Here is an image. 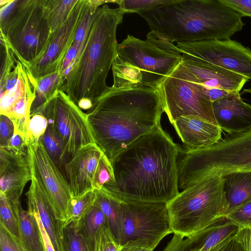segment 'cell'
I'll return each mask as SVG.
<instances>
[{
    "label": "cell",
    "instance_id": "cell-5",
    "mask_svg": "<svg viewBox=\"0 0 251 251\" xmlns=\"http://www.w3.org/2000/svg\"><path fill=\"white\" fill-rule=\"evenodd\" d=\"M177 168L178 187L182 190L205 179L251 171V128L225 133L224 138L205 148H179Z\"/></svg>",
    "mask_w": 251,
    "mask_h": 251
},
{
    "label": "cell",
    "instance_id": "cell-22",
    "mask_svg": "<svg viewBox=\"0 0 251 251\" xmlns=\"http://www.w3.org/2000/svg\"><path fill=\"white\" fill-rule=\"evenodd\" d=\"M235 233L226 237L214 247L205 239L193 237L184 239L174 234L163 251H243L235 239Z\"/></svg>",
    "mask_w": 251,
    "mask_h": 251
},
{
    "label": "cell",
    "instance_id": "cell-15",
    "mask_svg": "<svg viewBox=\"0 0 251 251\" xmlns=\"http://www.w3.org/2000/svg\"><path fill=\"white\" fill-rule=\"evenodd\" d=\"M103 154L95 143L89 144L79 149L65 164L64 175L72 198L95 190V175Z\"/></svg>",
    "mask_w": 251,
    "mask_h": 251
},
{
    "label": "cell",
    "instance_id": "cell-46",
    "mask_svg": "<svg viewBox=\"0 0 251 251\" xmlns=\"http://www.w3.org/2000/svg\"><path fill=\"white\" fill-rule=\"evenodd\" d=\"M245 92H248V93H251V89H245V90H244V93H245Z\"/></svg>",
    "mask_w": 251,
    "mask_h": 251
},
{
    "label": "cell",
    "instance_id": "cell-39",
    "mask_svg": "<svg viewBox=\"0 0 251 251\" xmlns=\"http://www.w3.org/2000/svg\"><path fill=\"white\" fill-rule=\"evenodd\" d=\"M12 120L7 116L0 115V147L6 148L14 134Z\"/></svg>",
    "mask_w": 251,
    "mask_h": 251
},
{
    "label": "cell",
    "instance_id": "cell-21",
    "mask_svg": "<svg viewBox=\"0 0 251 251\" xmlns=\"http://www.w3.org/2000/svg\"><path fill=\"white\" fill-rule=\"evenodd\" d=\"M222 177L227 204L226 214L251 201V171L234 172Z\"/></svg>",
    "mask_w": 251,
    "mask_h": 251
},
{
    "label": "cell",
    "instance_id": "cell-14",
    "mask_svg": "<svg viewBox=\"0 0 251 251\" xmlns=\"http://www.w3.org/2000/svg\"><path fill=\"white\" fill-rule=\"evenodd\" d=\"M86 0H79L65 23L52 32L44 54L35 62L25 66L35 79L60 70L63 60L74 40Z\"/></svg>",
    "mask_w": 251,
    "mask_h": 251
},
{
    "label": "cell",
    "instance_id": "cell-37",
    "mask_svg": "<svg viewBox=\"0 0 251 251\" xmlns=\"http://www.w3.org/2000/svg\"><path fill=\"white\" fill-rule=\"evenodd\" d=\"M225 218L238 226L251 225V201L227 213Z\"/></svg>",
    "mask_w": 251,
    "mask_h": 251
},
{
    "label": "cell",
    "instance_id": "cell-8",
    "mask_svg": "<svg viewBox=\"0 0 251 251\" xmlns=\"http://www.w3.org/2000/svg\"><path fill=\"white\" fill-rule=\"evenodd\" d=\"M118 55L140 71L144 87L156 89L182 60L174 42L155 30L148 33L146 40L127 35L118 45Z\"/></svg>",
    "mask_w": 251,
    "mask_h": 251
},
{
    "label": "cell",
    "instance_id": "cell-31",
    "mask_svg": "<svg viewBox=\"0 0 251 251\" xmlns=\"http://www.w3.org/2000/svg\"><path fill=\"white\" fill-rule=\"evenodd\" d=\"M0 224L13 236L21 237L19 223L14 206L1 192H0Z\"/></svg>",
    "mask_w": 251,
    "mask_h": 251
},
{
    "label": "cell",
    "instance_id": "cell-40",
    "mask_svg": "<svg viewBox=\"0 0 251 251\" xmlns=\"http://www.w3.org/2000/svg\"><path fill=\"white\" fill-rule=\"evenodd\" d=\"M235 237L243 251H251V225L238 226Z\"/></svg>",
    "mask_w": 251,
    "mask_h": 251
},
{
    "label": "cell",
    "instance_id": "cell-18",
    "mask_svg": "<svg viewBox=\"0 0 251 251\" xmlns=\"http://www.w3.org/2000/svg\"><path fill=\"white\" fill-rule=\"evenodd\" d=\"M172 125L186 149L195 150L209 147L222 138V130L218 126L199 117H180Z\"/></svg>",
    "mask_w": 251,
    "mask_h": 251
},
{
    "label": "cell",
    "instance_id": "cell-26",
    "mask_svg": "<svg viewBox=\"0 0 251 251\" xmlns=\"http://www.w3.org/2000/svg\"><path fill=\"white\" fill-rule=\"evenodd\" d=\"M111 68L114 78L113 88L125 89L144 87L140 71L122 60L118 54L113 60Z\"/></svg>",
    "mask_w": 251,
    "mask_h": 251
},
{
    "label": "cell",
    "instance_id": "cell-6",
    "mask_svg": "<svg viewBox=\"0 0 251 251\" xmlns=\"http://www.w3.org/2000/svg\"><path fill=\"white\" fill-rule=\"evenodd\" d=\"M166 206L174 234L185 238L207 230L226 219L223 177L205 179L185 188Z\"/></svg>",
    "mask_w": 251,
    "mask_h": 251
},
{
    "label": "cell",
    "instance_id": "cell-12",
    "mask_svg": "<svg viewBox=\"0 0 251 251\" xmlns=\"http://www.w3.org/2000/svg\"><path fill=\"white\" fill-rule=\"evenodd\" d=\"M182 57L212 64L251 79V50L230 39L177 43Z\"/></svg>",
    "mask_w": 251,
    "mask_h": 251
},
{
    "label": "cell",
    "instance_id": "cell-29",
    "mask_svg": "<svg viewBox=\"0 0 251 251\" xmlns=\"http://www.w3.org/2000/svg\"><path fill=\"white\" fill-rule=\"evenodd\" d=\"M79 0H45L47 17L51 32L67 21Z\"/></svg>",
    "mask_w": 251,
    "mask_h": 251
},
{
    "label": "cell",
    "instance_id": "cell-32",
    "mask_svg": "<svg viewBox=\"0 0 251 251\" xmlns=\"http://www.w3.org/2000/svg\"><path fill=\"white\" fill-rule=\"evenodd\" d=\"M63 244L64 251H89L86 242L77 229L75 222L63 227Z\"/></svg>",
    "mask_w": 251,
    "mask_h": 251
},
{
    "label": "cell",
    "instance_id": "cell-20",
    "mask_svg": "<svg viewBox=\"0 0 251 251\" xmlns=\"http://www.w3.org/2000/svg\"><path fill=\"white\" fill-rule=\"evenodd\" d=\"M182 60L192 74L195 81L205 88H216L239 93L249 80L243 75L224 68L201 62Z\"/></svg>",
    "mask_w": 251,
    "mask_h": 251
},
{
    "label": "cell",
    "instance_id": "cell-36",
    "mask_svg": "<svg viewBox=\"0 0 251 251\" xmlns=\"http://www.w3.org/2000/svg\"><path fill=\"white\" fill-rule=\"evenodd\" d=\"M48 126V119L41 112L30 116L28 126L27 143L39 141Z\"/></svg>",
    "mask_w": 251,
    "mask_h": 251
},
{
    "label": "cell",
    "instance_id": "cell-19",
    "mask_svg": "<svg viewBox=\"0 0 251 251\" xmlns=\"http://www.w3.org/2000/svg\"><path fill=\"white\" fill-rule=\"evenodd\" d=\"M28 209L39 215L55 251H64L63 244V223L58 220L51 204L36 179L32 176L26 193Z\"/></svg>",
    "mask_w": 251,
    "mask_h": 251
},
{
    "label": "cell",
    "instance_id": "cell-43",
    "mask_svg": "<svg viewBox=\"0 0 251 251\" xmlns=\"http://www.w3.org/2000/svg\"><path fill=\"white\" fill-rule=\"evenodd\" d=\"M153 250L147 241L136 239L127 241L122 245L120 251H153Z\"/></svg>",
    "mask_w": 251,
    "mask_h": 251
},
{
    "label": "cell",
    "instance_id": "cell-45",
    "mask_svg": "<svg viewBox=\"0 0 251 251\" xmlns=\"http://www.w3.org/2000/svg\"><path fill=\"white\" fill-rule=\"evenodd\" d=\"M10 1V0H0V7H1L2 6H3L4 5L8 3Z\"/></svg>",
    "mask_w": 251,
    "mask_h": 251
},
{
    "label": "cell",
    "instance_id": "cell-33",
    "mask_svg": "<svg viewBox=\"0 0 251 251\" xmlns=\"http://www.w3.org/2000/svg\"><path fill=\"white\" fill-rule=\"evenodd\" d=\"M175 0H114L119 7L126 13H139L158 6L174 2Z\"/></svg>",
    "mask_w": 251,
    "mask_h": 251
},
{
    "label": "cell",
    "instance_id": "cell-2",
    "mask_svg": "<svg viewBox=\"0 0 251 251\" xmlns=\"http://www.w3.org/2000/svg\"><path fill=\"white\" fill-rule=\"evenodd\" d=\"M163 112L156 88L111 87L86 113L96 144L110 162L134 141L160 125Z\"/></svg>",
    "mask_w": 251,
    "mask_h": 251
},
{
    "label": "cell",
    "instance_id": "cell-42",
    "mask_svg": "<svg viewBox=\"0 0 251 251\" xmlns=\"http://www.w3.org/2000/svg\"><path fill=\"white\" fill-rule=\"evenodd\" d=\"M242 16L251 17V0H222Z\"/></svg>",
    "mask_w": 251,
    "mask_h": 251
},
{
    "label": "cell",
    "instance_id": "cell-44",
    "mask_svg": "<svg viewBox=\"0 0 251 251\" xmlns=\"http://www.w3.org/2000/svg\"><path fill=\"white\" fill-rule=\"evenodd\" d=\"M203 88L205 94L212 102L223 98H226L232 93H235L220 88H208L204 87Z\"/></svg>",
    "mask_w": 251,
    "mask_h": 251
},
{
    "label": "cell",
    "instance_id": "cell-25",
    "mask_svg": "<svg viewBox=\"0 0 251 251\" xmlns=\"http://www.w3.org/2000/svg\"><path fill=\"white\" fill-rule=\"evenodd\" d=\"M96 191L97 198L95 203L105 216L113 235L120 244L121 234V201L102 189Z\"/></svg>",
    "mask_w": 251,
    "mask_h": 251
},
{
    "label": "cell",
    "instance_id": "cell-16",
    "mask_svg": "<svg viewBox=\"0 0 251 251\" xmlns=\"http://www.w3.org/2000/svg\"><path fill=\"white\" fill-rule=\"evenodd\" d=\"M32 175L26 155L0 147V192L13 204H19Z\"/></svg>",
    "mask_w": 251,
    "mask_h": 251
},
{
    "label": "cell",
    "instance_id": "cell-30",
    "mask_svg": "<svg viewBox=\"0 0 251 251\" xmlns=\"http://www.w3.org/2000/svg\"><path fill=\"white\" fill-rule=\"evenodd\" d=\"M96 198V190L72 198L67 207L63 227L71 223L78 222L84 217L94 205Z\"/></svg>",
    "mask_w": 251,
    "mask_h": 251
},
{
    "label": "cell",
    "instance_id": "cell-7",
    "mask_svg": "<svg viewBox=\"0 0 251 251\" xmlns=\"http://www.w3.org/2000/svg\"><path fill=\"white\" fill-rule=\"evenodd\" d=\"M0 39L24 66L45 52L52 32L45 0H10L0 7Z\"/></svg>",
    "mask_w": 251,
    "mask_h": 251
},
{
    "label": "cell",
    "instance_id": "cell-24",
    "mask_svg": "<svg viewBox=\"0 0 251 251\" xmlns=\"http://www.w3.org/2000/svg\"><path fill=\"white\" fill-rule=\"evenodd\" d=\"M20 228L21 239L28 251H45L39 227L34 214L23 209L21 204L15 207Z\"/></svg>",
    "mask_w": 251,
    "mask_h": 251
},
{
    "label": "cell",
    "instance_id": "cell-3",
    "mask_svg": "<svg viewBox=\"0 0 251 251\" xmlns=\"http://www.w3.org/2000/svg\"><path fill=\"white\" fill-rule=\"evenodd\" d=\"M125 14L107 4L98 8L86 44L59 89L82 111H89L111 89L106 79L118 54L116 30Z\"/></svg>",
    "mask_w": 251,
    "mask_h": 251
},
{
    "label": "cell",
    "instance_id": "cell-11",
    "mask_svg": "<svg viewBox=\"0 0 251 251\" xmlns=\"http://www.w3.org/2000/svg\"><path fill=\"white\" fill-rule=\"evenodd\" d=\"M121 234L120 244L141 239L154 249L173 233L166 203L121 201Z\"/></svg>",
    "mask_w": 251,
    "mask_h": 251
},
{
    "label": "cell",
    "instance_id": "cell-38",
    "mask_svg": "<svg viewBox=\"0 0 251 251\" xmlns=\"http://www.w3.org/2000/svg\"><path fill=\"white\" fill-rule=\"evenodd\" d=\"M0 251H25L21 239L13 236L0 224Z\"/></svg>",
    "mask_w": 251,
    "mask_h": 251
},
{
    "label": "cell",
    "instance_id": "cell-9",
    "mask_svg": "<svg viewBox=\"0 0 251 251\" xmlns=\"http://www.w3.org/2000/svg\"><path fill=\"white\" fill-rule=\"evenodd\" d=\"M157 90L171 124L180 117L195 116L218 126L213 102L183 60Z\"/></svg>",
    "mask_w": 251,
    "mask_h": 251
},
{
    "label": "cell",
    "instance_id": "cell-17",
    "mask_svg": "<svg viewBox=\"0 0 251 251\" xmlns=\"http://www.w3.org/2000/svg\"><path fill=\"white\" fill-rule=\"evenodd\" d=\"M212 106L222 131L234 133L251 128V105L242 100L240 93L214 101Z\"/></svg>",
    "mask_w": 251,
    "mask_h": 251
},
{
    "label": "cell",
    "instance_id": "cell-4",
    "mask_svg": "<svg viewBox=\"0 0 251 251\" xmlns=\"http://www.w3.org/2000/svg\"><path fill=\"white\" fill-rule=\"evenodd\" d=\"M138 14L151 30L176 43L229 39L244 25L222 0H175Z\"/></svg>",
    "mask_w": 251,
    "mask_h": 251
},
{
    "label": "cell",
    "instance_id": "cell-47",
    "mask_svg": "<svg viewBox=\"0 0 251 251\" xmlns=\"http://www.w3.org/2000/svg\"><path fill=\"white\" fill-rule=\"evenodd\" d=\"M23 247H24L25 251H28L25 245L23 246Z\"/></svg>",
    "mask_w": 251,
    "mask_h": 251
},
{
    "label": "cell",
    "instance_id": "cell-1",
    "mask_svg": "<svg viewBox=\"0 0 251 251\" xmlns=\"http://www.w3.org/2000/svg\"><path fill=\"white\" fill-rule=\"evenodd\" d=\"M179 150L159 125L110 161L114 179L101 189L123 201L166 204L179 192Z\"/></svg>",
    "mask_w": 251,
    "mask_h": 251
},
{
    "label": "cell",
    "instance_id": "cell-13",
    "mask_svg": "<svg viewBox=\"0 0 251 251\" xmlns=\"http://www.w3.org/2000/svg\"><path fill=\"white\" fill-rule=\"evenodd\" d=\"M27 159L31 175L48 197L58 220L64 223L72 195L68 183L49 155L42 142L27 143Z\"/></svg>",
    "mask_w": 251,
    "mask_h": 251
},
{
    "label": "cell",
    "instance_id": "cell-10",
    "mask_svg": "<svg viewBox=\"0 0 251 251\" xmlns=\"http://www.w3.org/2000/svg\"><path fill=\"white\" fill-rule=\"evenodd\" d=\"M39 112L61 139L70 159L81 148L95 143L86 113L64 92L57 91Z\"/></svg>",
    "mask_w": 251,
    "mask_h": 251
},
{
    "label": "cell",
    "instance_id": "cell-23",
    "mask_svg": "<svg viewBox=\"0 0 251 251\" xmlns=\"http://www.w3.org/2000/svg\"><path fill=\"white\" fill-rule=\"evenodd\" d=\"M35 98L30 109V116L39 112L53 97L64 82L60 71L35 79L32 76Z\"/></svg>",
    "mask_w": 251,
    "mask_h": 251
},
{
    "label": "cell",
    "instance_id": "cell-27",
    "mask_svg": "<svg viewBox=\"0 0 251 251\" xmlns=\"http://www.w3.org/2000/svg\"><path fill=\"white\" fill-rule=\"evenodd\" d=\"M75 223L77 229L86 242L89 251L93 250L97 233L102 227L108 225L105 216L95 203L87 214Z\"/></svg>",
    "mask_w": 251,
    "mask_h": 251
},
{
    "label": "cell",
    "instance_id": "cell-28",
    "mask_svg": "<svg viewBox=\"0 0 251 251\" xmlns=\"http://www.w3.org/2000/svg\"><path fill=\"white\" fill-rule=\"evenodd\" d=\"M49 155L64 175V167L70 160L63 143L52 126L47 128L40 140Z\"/></svg>",
    "mask_w": 251,
    "mask_h": 251
},
{
    "label": "cell",
    "instance_id": "cell-41",
    "mask_svg": "<svg viewBox=\"0 0 251 251\" xmlns=\"http://www.w3.org/2000/svg\"><path fill=\"white\" fill-rule=\"evenodd\" d=\"M27 147V139L20 134L14 133L5 148L17 154L26 155Z\"/></svg>",
    "mask_w": 251,
    "mask_h": 251
},
{
    "label": "cell",
    "instance_id": "cell-35",
    "mask_svg": "<svg viewBox=\"0 0 251 251\" xmlns=\"http://www.w3.org/2000/svg\"><path fill=\"white\" fill-rule=\"evenodd\" d=\"M114 176L111 164L103 154L99 163L94 181L95 190H100L103 186L114 181Z\"/></svg>",
    "mask_w": 251,
    "mask_h": 251
},
{
    "label": "cell",
    "instance_id": "cell-34",
    "mask_svg": "<svg viewBox=\"0 0 251 251\" xmlns=\"http://www.w3.org/2000/svg\"><path fill=\"white\" fill-rule=\"evenodd\" d=\"M122 246L115 238L109 226L106 225L97 233L92 251H120Z\"/></svg>",
    "mask_w": 251,
    "mask_h": 251
}]
</instances>
